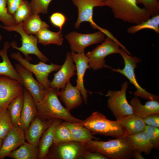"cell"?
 <instances>
[{
	"mask_svg": "<svg viewBox=\"0 0 159 159\" xmlns=\"http://www.w3.org/2000/svg\"><path fill=\"white\" fill-rule=\"evenodd\" d=\"M116 120L125 129L126 136L144 131L146 125L143 118L133 114Z\"/></svg>",
	"mask_w": 159,
	"mask_h": 159,
	"instance_id": "d4e9b609",
	"label": "cell"
},
{
	"mask_svg": "<svg viewBox=\"0 0 159 159\" xmlns=\"http://www.w3.org/2000/svg\"><path fill=\"white\" fill-rule=\"evenodd\" d=\"M53 0H31L29 2L33 14L48 13L49 5Z\"/></svg>",
	"mask_w": 159,
	"mask_h": 159,
	"instance_id": "d590c367",
	"label": "cell"
},
{
	"mask_svg": "<svg viewBox=\"0 0 159 159\" xmlns=\"http://www.w3.org/2000/svg\"><path fill=\"white\" fill-rule=\"evenodd\" d=\"M26 0H6L8 11L13 15L21 3Z\"/></svg>",
	"mask_w": 159,
	"mask_h": 159,
	"instance_id": "60d3db41",
	"label": "cell"
},
{
	"mask_svg": "<svg viewBox=\"0 0 159 159\" xmlns=\"http://www.w3.org/2000/svg\"><path fill=\"white\" fill-rule=\"evenodd\" d=\"M62 122V120L54 119L50 126L41 137L38 145L39 159H45L49 150L53 144L54 132L57 127Z\"/></svg>",
	"mask_w": 159,
	"mask_h": 159,
	"instance_id": "7402d4cb",
	"label": "cell"
},
{
	"mask_svg": "<svg viewBox=\"0 0 159 159\" xmlns=\"http://www.w3.org/2000/svg\"><path fill=\"white\" fill-rule=\"evenodd\" d=\"M50 21L52 25L59 28L61 31L66 22L67 18L63 14L59 12L52 13L49 17Z\"/></svg>",
	"mask_w": 159,
	"mask_h": 159,
	"instance_id": "f35d334b",
	"label": "cell"
},
{
	"mask_svg": "<svg viewBox=\"0 0 159 159\" xmlns=\"http://www.w3.org/2000/svg\"><path fill=\"white\" fill-rule=\"evenodd\" d=\"M0 27L8 31L15 32L20 34L22 42L21 46L18 47L17 43L15 41H13L10 44L13 48L22 53L25 59L29 61L31 60L32 58L29 55L33 54L37 56L40 61L44 62L46 63L49 61L48 58L38 49V40L36 37L26 34L22 29L21 23L11 26H5L0 24Z\"/></svg>",
	"mask_w": 159,
	"mask_h": 159,
	"instance_id": "8992f818",
	"label": "cell"
},
{
	"mask_svg": "<svg viewBox=\"0 0 159 159\" xmlns=\"http://www.w3.org/2000/svg\"><path fill=\"white\" fill-rule=\"evenodd\" d=\"M106 141L91 140L85 144V150L97 152L112 159H129L132 158L133 149L126 136Z\"/></svg>",
	"mask_w": 159,
	"mask_h": 159,
	"instance_id": "7a4b0ae2",
	"label": "cell"
},
{
	"mask_svg": "<svg viewBox=\"0 0 159 159\" xmlns=\"http://www.w3.org/2000/svg\"><path fill=\"white\" fill-rule=\"evenodd\" d=\"M3 139L0 138V150L1 148L3 142Z\"/></svg>",
	"mask_w": 159,
	"mask_h": 159,
	"instance_id": "ee69618b",
	"label": "cell"
},
{
	"mask_svg": "<svg viewBox=\"0 0 159 159\" xmlns=\"http://www.w3.org/2000/svg\"><path fill=\"white\" fill-rule=\"evenodd\" d=\"M2 37L1 35V34H0V42L2 40Z\"/></svg>",
	"mask_w": 159,
	"mask_h": 159,
	"instance_id": "f6af8a7d",
	"label": "cell"
},
{
	"mask_svg": "<svg viewBox=\"0 0 159 159\" xmlns=\"http://www.w3.org/2000/svg\"><path fill=\"white\" fill-rule=\"evenodd\" d=\"M24 132L19 127L13 126L4 139L0 150V159H3L25 142Z\"/></svg>",
	"mask_w": 159,
	"mask_h": 159,
	"instance_id": "2e32d148",
	"label": "cell"
},
{
	"mask_svg": "<svg viewBox=\"0 0 159 159\" xmlns=\"http://www.w3.org/2000/svg\"><path fill=\"white\" fill-rule=\"evenodd\" d=\"M85 159H108L106 155L97 152H90L85 150L83 158Z\"/></svg>",
	"mask_w": 159,
	"mask_h": 159,
	"instance_id": "b9f144b4",
	"label": "cell"
},
{
	"mask_svg": "<svg viewBox=\"0 0 159 159\" xmlns=\"http://www.w3.org/2000/svg\"><path fill=\"white\" fill-rule=\"evenodd\" d=\"M74 123L87 128L93 134L116 138L126 136L125 129L117 120H109L98 111L93 112L86 119Z\"/></svg>",
	"mask_w": 159,
	"mask_h": 159,
	"instance_id": "277c9868",
	"label": "cell"
},
{
	"mask_svg": "<svg viewBox=\"0 0 159 159\" xmlns=\"http://www.w3.org/2000/svg\"><path fill=\"white\" fill-rule=\"evenodd\" d=\"M21 26L26 34L34 35L42 29L49 27L47 24L41 19L38 14H33L21 23Z\"/></svg>",
	"mask_w": 159,
	"mask_h": 159,
	"instance_id": "f1b7e54d",
	"label": "cell"
},
{
	"mask_svg": "<svg viewBox=\"0 0 159 159\" xmlns=\"http://www.w3.org/2000/svg\"><path fill=\"white\" fill-rule=\"evenodd\" d=\"M81 95L78 88L72 85L70 82L58 92L60 100L69 111L81 105L83 100Z\"/></svg>",
	"mask_w": 159,
	"mask_h": 159,
	"instance_id": "ffe728a7",
	"label": "cell"
},
{
	"mask_svg": "<svg viewBox=\"0 0 159 159\" xmlns=\"http://www.w3.org/2000/svg\"><path fill=\"white\" fill-rule=\"evenodd\" d=\"M10 57L34 74L37 80L45 89L50 87V81L48 78L49 74L53 72L58 71L61 66L52 63L47 64L41 61L36 64H32L29 60L23 58L19 52L12 53Z\"/></svg>",
	"mask_w": 159,
	"mask_h": 159,
	"instance_id": "ba28073f",
	"label": "cell"
},
{
	"mask_svg": "<svg viewBox=\"0 0 159 159\" xmlns=\"http://www.w3.org/2000/svg\"><path fill=\"white\" fill-rule=\"evenodd\" d=\"M72 141L73 140L70 131L62 122L55 129L53 143L58 144Z\"/></svg>",
	"mask_w": 159,
	"mask_h": 159,
	"instance_id": "1f68e13d",
	"label": "cell"
},
{
	"mask_svg": "<svg viewBox=\"0 0 159 159\" xmlns=\"http://www.w3.org/2000/svg\"><path fill=\"white\" fill-rule=\"evenodd\" d=\"M7 109L0 112V138L4 139L13 127Z\"/></svg>",
	"mask_w": 159,
	"mask_h": 159,
	"instance_id": "836d02e7",
	"label": "cell"
},
{
	"mask_svg": "<svg viewBox=\"0 0 159 159\" xmlns=\"http://www.w3.org/2000/svg\"><path fill=\"white\" fill-rule=\"evenodd\" d=\"M39 155L38 148L25 142L7 157L14 159H38Z\"/></svg>",
	"mask_w": 159,
	"mask_h": 159,
	"instance_id": "4316f807",
	"label": "cell"
},
{
	"mask_svg": "<svg viewBox=\"0 0 159 159\" xmlns=\"http://www.w3.org/2000/svg\"><path fill=\"white\" fill-rule=\"evenodd\" d=\"M74 62L71 53L67 52L64 64L54 74L53 79L50 82V87L59 91L64 87L66 84L70 82V79L76 74L75 73L76 67Z\"/></svg>",
	"mask_w": 159,
	"mask_h": 159,
	"instance_id": "9a60e30c",
	"label": "cell"
},
{
	"mask_svg": "<svg viewBox=\"0 0 159 159\" xmlns=\"http://www.w3.org/2000/svg\"><path fill=\"white\" fill-rule=\"evenodd\" d=\"M62 122L70 131L73 141L85 143L93 139L99 140L93 135L89 130L84 127L67 121Z\"/></svg>",
	"mask_w": 159,
	"mask_h": 159,
	"instance_id": "484cf974",
	"label": "cell"
},
{
	"mask_svg": "<svg viewBox=\"0 0 159 159\" xmlns=\"http://www.w3.org/2000/svg\"><path fill=\"white\" fill-rule=\"evenodd\" d=\"M137 4H142L150 16L159 14L158 0H137Z\"/></svg>",
	"mask_w": 159,
	"mask_h": 159,
	"instance_id": "8d00e7d4",
	"label": "cell"
},
{
	"mask_svg": "<svg viewBox=\"0 0 159 159\" xmlns=\"http://www.w3.org/2000/svg\"><path fill=\"white\" fill-rule=\"evenodd\" d=\"M144 131L148 135L154 148L158 150L159 148V128L146 125Z\"/></svg>",
	"mask_w": 159,
	"mask_h": 159,
	"instance_id": "74e56055",
	"label": "cell"
},
{
	"mask_svg": "<svg viewBox=\"0 0 159 159\" xmlns=\"http://www.w3.org/2000/svg\"><path fill=\"white\" fill-rule=\"evenodd\" d=\"M133 114L144 118L154 113H159V102L156 100H149L143 105L140 99L135 96L130 102Z\"/></svg>",
	"mask_w": 159,
	"mask_h": 159,
	"instance_id": "44dd1931",
	"label": "cell"
},
{
	"mask_svg": "<svg viewBox=\"0 0 159 159\" xmlns=\"http://www.w3.org/2000/svg\"><path fill=\"white\" fill-rule=\"evenodd\" d=\"M10 46L9 42H6L2 49L0 50V56L2 59L1 62H0V76H5L15 79L23 86L22 80L12 65L7 54V51Z\"/></svg>",
	"mask_w": 159,
	"mask_h": 159,
	"instance_id": "603a6c76",
	"label": "cell"
},
{
	"mask_svg": "<svg viewBox=\"0 0 159 159\" xmlns=\"http://www.w3.org/2000/svg\"><path fill=\"white\" fill-rule=\"evenodd\" d=\"M6 6V0H0V21L5 26L17 25L13 16L9 13Z\"/></svg>",
	"mask_w": 159,
	"mask_h": 159,
	"instance_id": "e575fe53",
	"label": "cell"
},
{
	"mask_svg": "<svg viewBox=\"0 0 159 159\" xmlns=\"http://www.w3.org/2000/svg\"><path fill=\"white\" fill-rule=\"evenodd\" d=\"M71 54L72 59L75 64L77 70V79L76 87L80 90L85 103H87V91L84 85V78L86 70L90 68L87 57L85 53H76L72 52Z\"/></svg>",
	"mask_w": 159,
	"mask_h": 159,
	"instance_id": "ac0fdd59",
	"label": "cell"
},
{
	"mask_svg": "<svg viewBox=\"0 0 159 159\" xmlns=\"http://www.w3.org/2000/svg\"><path fill=\"white\" fill-rule=\"evenodd\" d=\"M142 152L137 150H133L132 154V158L136 159H145L142 154Z\"/></svg>",
	"mask_w": 159,
	"mask_h": 159,
	"instance_id": "7bdbcfd3",
	"label": "cell"
},
{
	"mask_svg": "<svg viewBox=\"0 0 159 159\" xmlns=\"http://www.w3.org/2000/svg\"><path fill=\"white\" fill-rule=\"evenodd\" d=\"M146 125L159 128V113L150 114L143 118Z\"/></svg>",
	"mask_w": 159,
	"mask_h": 159,
	"instance_id": "ab89813d",
	"label": "cell"
},
{
	"mask_svg": "<svg viewBox=\"0 0 159 159\" xmlns=\"http://www.w3.org/2000/svg\"><path fill=\"white\" fill-rule=\"evenodd\" d=\"M104 6L110 8L115 18L125 22L138 24L150 17L146 11L139 7L137 0H103Z\"/></svg>",
	"mask_w": 159,
	"mask_h": 159,
	"instance_id": "3957f363",
	"label": "cell"
},
{
	"mask_svg": "<svg viewBox=\"0 0 159 159\" xmlns=\"http://www.w3.org/2000/svg\"><path fill=\"white\" fill-rule=\"evenodd\" d=\"M105 36L104 33L100 31L87 34L73 31L67 34L65 37L69 44L72 52L82 53H85L86 47L103 41Z\"/></svg>",
	"mask_w": 159,
	"mask_h": 159,
	"instance_id": "7c38bea8",
	"label": "cell"
},
{
	"mask_svg": "<svg viewBox=\"0 0 159 159\" xmlns=\"http://www.w3.org/2000/svg\"><path fill=\"white\" fill-rule=\"evenodd\" d=\"M33 14L29 3L27 0L23 2L13 15L16 24L22 23Z\"/></svg>",
	"mask_w": 159,
	"mask_h": 159,
	"instance_id": "d6a6232c",
	"label": "cell"
},
{
	"mask_svg": "<svg viewBox=\"0 0 159 159\" xmlns=\"http://www.w3.org/2000/svg\"><path fill=\"white\" fill-rule=\"evenodd\" d=\"M119 54L123 58L124 67L122 69L112 68L113 71L119 73L125 76L135 87L136 90L133 94L135 96L149 100L158 101V96L150 93L143 88L138 83L136 78L135 69L137 67V64L141 60L136 56H131L125 50L121 48Z\"/></svg>",
	"mask_w": 159,
	"mask_h": 159,
	"instance_id": "5b68a950",
	"label": "cell"
},
{
	"mask_svg": "<svg viewBox=\"0 0 159 159\" xmlns=\"http://www.w3.org/2000/svg\"><path fill=\"white\" fill-rule=\"evenodd\" d=\"M58 91L51 87L45 89L43 99L36 103L38 117L43 121L59 119L74 123L81 121L62 105L58 97Z\"/></svg>",
	"mask_w": 159,
	"mask_h": 159,
	"instance_id": "6da1fadb",
	"label": "cell"
},
{
	"mask_svg": "<svg viewBox=\"0 0 159 159\" xmlns=\"http://www.w3.org/2000/svg\"><path fill=\"white\" fill-rule=\"evenodd\" d=\"M151 17L140 23L129 27L127 29V32L133 34L140 30L147 29L152 30L159 33V14Z\"/></svg>",
	"mask_w": 159,
	"mask_h": 159,
	"instance_id": "4dcf8cb0",
	"label": "cell"
},
{
	"mask_svg": "<svg viewBox=\"0 0 159 159\" xmlns=\"http://www.w3.org/2000/svg\"><path fill=\"white\" fill-rule=\"evenodd\" d=\"M23 96V105L19 127L25 132L33 120L37 116L38 112L36 103L31 94L25 88L24 89Z\"/></svg>",
	"mask_w": 159,
	"mask_h": 159,
	"instance_id": "e0dca14e",
	"label": "cell"
},
{
	"mask_svg": "<svg viewBox=\"0 0 159 159\" xmlns=\"http://www.w3.org/2000/svg\"><path fill=\"white\" fill-rule=\"evenodd\" d=\"M23 94L18 96L14 99L9 105L7 108L12 123L15 127H19V126L23 105Z\"/></svg>",
	"mask_w": 159,
	"mask_h": 159,
	"instance_id": "f546056e",
	"label": "cell"
},
{
	"mask_svg": "<svg viewBox=\"0 0 159 159\" xmlns=\"http://www.w3.org/2000/svg\"><path fill=\"white\" fill-rule=\"evenodd\" d=\"M15 69L22 80L23 86L29 92L35 102L40 101L44 97L45 88L34 78L32 73L19 64H15Z\"/></svg>",
	"mask_w": 159,
	"mask_h": 159,
	"instance_id": "5bb4252c",
	"label": "cell"
},
{
	"mask_svg": "<svg viewBox=\"0 0 159 159\" xmlns=\"http://www.w3.org/2000/svg\"><path fill=\"white\" fill-rule=\"evenodd\" d=\"M72 1L78 10V18L74 25L75 28H79L81 23L87 21L90 23L94 29H97L116 42L120 43L110 31L99 26L93 20L94 8L96 7L104 6L103 0H72Z\"/></svg>",
	"mask_w": 159,
	"mask_h": 159,
	"instance_id": "52a82bcc",
	"label": "cell"
},
{
	"mask_svg": "<svg viewBox=\"0 0 159 159\" xmlns=\"http://www.w3.org/2000/svg\"><path fill=\"white\" fill-rule=\"evenodd\" d=\"M24 87L18 81L5 76H0V112L5 109L11 101L22 95Z\"/></svg>",
	"mask_w": 159,
	"mask_h": 159,
	"instance_id": "4fadbf2b",
	"label": "cell"
},
{
	"mask_svg": "<svg viewBox=\"0 0 159 159\" xmlns=\"http://www.w3.org/2000/svg\"><path fill=\"white\" fill-rule=\"evenodd\" d=\"M128 87L127 82H125L122 85L120 90H110L107 92V107L116 120L133 114L132 108L126 97Z\"/></svg>",
	"mask_w": 159,
	"mask_h": 159,
	"instance_id": "30bf717a",
	"label": "cell"
},
{
	"mask_svg": "<svg viewBox=\"0 0 159 159\" xmlns=\"http://www.w3.org/2000/svg\"><path fill=\"white\" fill-rule=\"evenodd\" d=\"M38 42L46 46L54 44L61 45L63 41V35L61 31L55 32L44 28L39 31L36 34Z\"/></svg>",
	"mask_w": 159,
	"mask_h": 159,
	"instance_id": "83f0119b",
	"label": "cell"
},
{
	"mask_svg": "<svg viewBox=\"0 0 159 159\" xmlns=\"http://www.w3.org/2000/svg\"><path fill=\"white\" fill-rule=\"evenodd\" d=\"M54 120L52 119L43 121L38 116L36 117L32 122L28 129L24 132L26 140L28 143L38 147L42 135L50 126Z\"/></svg>",
	"mask_w": 159,
	"mask_h": 159,
	"instance_id": "d6986e66",
	"label": "cell"
},
{
	"mask_svg": "<svg viewBox=\"0 0 159 159\" xmlns=\"http://www.w3.org/2000/svg\"><path fill=\"white\" fill-rule=\"evenodd\" d=\"M85 144L72 141L53 143L45 159H78L83 158Z\"/></svg>",
	"mask_w": 159,
	"mask_h": 159,
	"instance_id": "8fae6325",
	"label": "cell"
},
{
	"mask_svg": "<svg viewBox=\"0 0 159 159\" xmlns=\"http://www.w3.org/2000/svg\"><path fill=\"white\" fill-rule=\"evenodd\" d=\"M103 41L100 45L85 54L90 67L93 70L109 67L105 63V57L110 54L120 53V45L112 39L107 37Z\"/></svg>",
	"mask_w": 159,
	"mask_h": 159,
	"instance_id": "9c48e42d",
	"label": "cell"
},
{
	"mask_svg": "<svg viewBox=\"0 0 159 159\" xmlns=\"http://www.w3.org/2000/svg\"><path fill=\"white\" fill-rule=\"evenodd\" d=\"M126 137L133 150L149 155L154 148L148 135L144 131Z\"/></svg>",
	"mask_w": 159,
	"mask_h": 159,
	"instance_id": "cb8c5ba5",
	"label": "cell"
}]
</instances>
